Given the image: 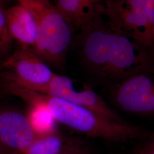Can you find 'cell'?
Segmentation results:
<instances>
[{
  "instance_id": "obj_4",
  "label": "cell",
  "mask_w": 154,
  "mask_h": 154,
  "mask_svg": "<svg viewBox=\"0 0 154 154\" xmlns=\"http://www.w3.org/2000/svg\"><path fill=\"white\" fill-rule=\"evenodd\" d=\"M101 14L111 27L154 50V0H105Z\"/></svg>"
},
{
  "instance_id": "obj_8",
  "label": "cell",
  "mask_w": 154,
  "mask_h": 154,
  "mask_svg": "<svg viewBox=\"0 0 154 154\" xmlns=\"http://www.w3.org/2000/svg\"><path fill=\"white\" fill-rule=\"evenodd\" d=\"M37 137L26 115L17 110H0V143L13 154H20Z\"/></svg>"
},
{
  "instance_id": "obj_5",
  "label": "cell",
  "mask_w": 154,
  "mask_h": 154,
  "mask_svg": "<svg viewBox=\"0 0 154 154\" xmlns=\"http://www.w3.org/2000/svg\"><path fill=\"white\" fill-rule=\"evenodd\" d=\"M105 91L115 110L154 118V65L120 82L105 86Z\"/></svg>"
},
{
  "instance_id": "obj_11",
  "label": "cell",
  "mask_w": 154,
  "mask_h": 154,
  "mask_svg": "<svg viewBox=\"0 0 154 154\" xmlns=\"http://www.w3.org/2000/svg\"><path fill=\"white\" fill-rule=\"evenodd\" d=\"M77 138H67L57 131L38 135L20 154H57L74 143Z\"/></svg>"
},
{
  "instance_id": "obj_12",
  "label": "cell",
  "mask_w": 154,
  "mask_h": 154,
  "mask_svg": "<svg viewBox=\"0 0 154 154\" xmlns=\"http://www.w3.org/2000/svg\"><path fill=\"white\" fill-rule=\"evenodd\" d=\"M26 116L37 136L57 131V123L44 106L38 104L30 105Z\"/></svg>"
},
{
  "instance_id": "obj_1",
  "label": "cell",
  "mask_w": 154,
  "mask_h": 154,
  "mask_svg": "<svg viewBox=\"0 0 154 154\" xmlns=\"http://www.w3.org/2000/svg\"><path fill=\"white\" fill-rule=\"evenodd\" d=\"M80 54L105 86L120 82L154 65V50L112 28L99 14L81 30Z\"/></svg>"
},
{
  "instance_id": "obj_10",
  "label": "cell",
  "mask_w": 154,
  "mask_h": 154,
  "mask_svg": "<svg viewBox=\"0 0 154 154\" xmlns=\"http://www.w3.org/2000/svg\"><path fill=\"white\" fill-rule=\"evenodd\" d=\"M72 29L81 30L95 17L88 13L82 0H51Z\"/></svg>"
},
{
  "instance_id": "obj_6",
  "label": "cell",
  "mask_w": 154,
  "mask_h": 154,
  "mask_svg": "<svg viewBox=\"0 0 154 154\" xmlns=\"http://www.w3.org/2000/svg\"><path fill=\"white\" fill-rule=\"evenodd\" d=\"M74 82L69 77L55 74L48 84L29 88L86 107L110 121L125 125L132 124L110 107L88 85L81 83V86L77 88Z\"/></svg>"
},
{
  "instance_id": "obj_16",
  "label": "cell",
  "mask_w": 154,
  "mask_h": 154,
  "mask_svg": "<svg viewBox=\"0 0 154 154\" xmlns=\"http://www.w3.org/2000/svg\"><path fill=\"white\" fill-rule=\"evenodd\" d=\"M0 154H13L11 151L6 148L4 146H3L0 143Z\"/></svg>"
},
{
  "instance_id": "obj_18",
  "label": "cell",
  "mask_w": 154,
  "mask_h": 154,
  "mask_svg": "<svg viewBox=\"0 0 154 154\" xmlns=\"http://www.w3.org/2000/svg\"><path fill=\"white\" fill-rule=\"evenodd\" d=\"M118 154V153H112V154Z\"/></svg>"
},
{
  "instance_id": "obj_7",
  "label": "cell",
  "mask_w": 154,
  "mask_h": 154,
  "mask_svg": "<svg viewBox=\"0 0 154 154\" xmlns=\"http://www.w3.org/2000/svg\"><path fill=\"white\" fill-rule=\"evenodd\" d=\"M0 70V76L30 88L48 84L55 74L33 49L21 46L2 61Z\"/></svg>"
},
{
  "instance_id": "obj_15",
  "label": "cell",
  "mask_w": 154,
  "mask_h": 154,
  "mask_svg": "<svg viewBox=\"0 0 154 154\" xmlns=\"http://www.w3.org/2000/svg\"><path fill=\"white\" fill-rule=\"evenodd\" d=\"M91 147L84 140H77L60 153L57 154H91Z\"/></svg>"
},
{
  "instance_id": "obj_17",
  "label": "cell",
  "mask_w": 154,
  "mask_h": 154,
  "mask_svg": "<svg viewBox=\"0 0 154 154\" xmlns=\"http://www.w3.org/2000/svg\"><path fill=\"white\" fill-rule=\"evenodd\" d=\"M7 1H8V0H0V8L5 9L4 7H5Z\"/></svg>"
},
{
  "instance_id": "obj_13",
  "label": "cell",
  "mask_w": 154,
  "mask_h": 154,
  "mask_svg": "<svg viewBox=\"0 0 154 154\" xmlns=\"http://www.w3.org/2000/svg\"><path fill=\"white\" fill-rule=\"evenodd\" d=\"M14 40L9 32L5 9L0 8V60L9 55Z\"/></svg>"
},
{
  "instance_id": "obj_14",
  "label": "cell",
  "mask_w": 154,
  "mask_h": 154,
  "mask_svg": "<svg viewBox=\"0 0 154 154\" xmlns=\"http://www.w3.org/2000/svg\"><path fill=\"white\" fill-rule=\"evenodd\" d=\"M133 154H154V131H148L135 141Z\"/></svg>"
},
{
  "instance_id": "obj_3",
  "label": "cell",
  "mask_w": 154,
  "mask_h": 154,
  "mask_svg": "<svg viewBox=\"0 0 154 154\" xmlns=\"http://www.w3.org/2000/svg\"><path fill=\"white\" fill-rule=\"evenodd\" d=\"M32 13L38 29L33 50L48 66L60 67L65 61L72 29L51 0H17Z\"/></svg>"
},
{
  "instance_id": "obj_19",
  "label": "cell",
  "mask_w": 154,
  "mask_h": 154,
  "mask_svg": "<svg viewBox=\"0 0 154 154\" xmlns=\"http://www.w3.org/2000/svg\"><path fill=\"white\" fill-rule=\"evenodd\" d=\"M1 62H2V61L0 60V65H1Z\"/></svg>"
},
{
  "instance_id": "obj_9",
  "label": "cell",
  "mask_w": 154,
  "mask_h": 154,
  "mask_svg": "<svg viewBox=\"0 0 154 154\" xmlns=\"http://www.w3.org/2000/svg\"><path fill=\"white\" fill-rule=\"evenodd\" d=\"M11 37L19 46L34 49L38 36V29L32 13L20 4L5 9Z\"/></svg>"
},
{
  "instance_id": "obj_2",
  "label": "cell",
  "mask_w": 154,
  "mask_h": 154,
  "mask_svg": "<svg viewBox=\"0 0 154 154\" xmlns=\"http://www.w3.org/2000/svg\"><path fill=\"white\" fill-rule=\"evenodd\" d=\"M3 91L6 94L20 98L29 106H44L57 123L90 138L122 144L135 141L149 131L134 124L125 125L110 121L86 107L35 91L13 81L4 83Z\"/></svg>"
}]
</instances>
